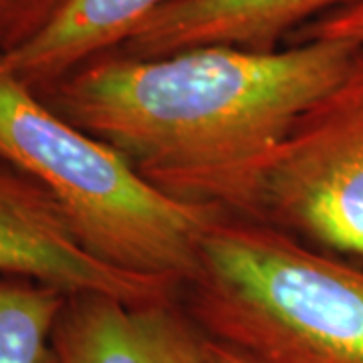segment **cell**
<instances>
[{"instance_id":"6da1fadb","label":"cell","mask_w":363,"mask_h":363,"mask_svg":"<svg viewBox=\"0 0 363 363\" xmlns=\"http://www.w3.org/2000/svg\"><path fill=\"white\" fill-rule=\"evenodd\" d=\"M362 49L309 40L269 52L212 45L156 59L111 51L37 93L160 192L248 218L264 162Z\"/></svg>"},{"instance_id":"7a4b0ae2","label":"cell","mask_w":363,"mask_h":363,"mask_svg":"<svg viewBox=\"0 0 363 363\" xmlns=\"http://www.w3.org/2000/svg\"><path fill=\"white\" fill-rule=\"evenodd\" d=\"M180 301L248 363H363V269L267 222H212Z\"/></svg>"},{"instance_id":"3957f363","label":"cell","mask_w":363,"mask_h":363,"mask_svg":"<svg viewBox=\"0 0 363 363\" xmlns=\"http://www.w3.org/2000/svg\"><path fill=\"white\" fill-rule=\"evenodd\" d=\"M0 157L55 198L91 257L186 285L208 226L224 212L154 188L111 145L52 111L0 57Z\"/></svg>"},{"instance_id":"277c9868","label":"cell","mask_w":363,"mask_h":363,"mask_svg":"<svg viewBox=\"0 0 363 363\" xmlns=\"http://www.w3.org/2000/svg\"><path fill=\"white\" fill-rule=\"evenodd\" d=\"M248 218L363 260V49L264 162Z\"/></svg>"},{"instance_id":"5b68a950","label":"cell","mask_w":363,"mask_h":363,"mask_svg":"<svg viewBox=\"0 0 363 363\" xmlns=\"http://www.w3.org/2000/svg\"><path fill=\"white\" fill-rule=\"evenodd\" d=\"M0 274L61 293H104L131 305L176 301V279L113 269L83 248L63 210L39 182L0 157Z\"/></svg>"},{"instance_id":"8992f818","label":"cell","mask_w":363,"mask_h":363,"mask_svg":"<svg viewBox=\"0 0 363 363\" xmlns=\"http://www.w3.org/2000/svg\"><path fill=\"white\" fill-rule=\"evenodd\" d=\"M52 345L61 363H206V337L180 298L131 305L104 293H71Z\"/></svg>"},{"instance_id":"52a82bcc","label":"cell","mask_w":363,"mask_h":363,"mask_svg":"<svg viewBox=\"0 0 363 363\" xmlns=\"http://www.w3.org/2000/svg\"><path fill=\"white\" fill-rule=\"evenodd\" d=\"M350 2L353 0H172L143 18L116 52L156 59L212 45L277 51L301 26Z\"/></svg>"},{"instance_id":"ba28073f","label":"cell","mask_w":363,"mask_h":363,"mask_svg":"<svg viewBox=\"0 0 363 363\" xmlns=\"http://www.w3.org/2000/svg\"><path fill=\"white\" fill-rule=\"evenodd\" d=\"M172 0H69L61 14L6 65L35 91L45 89L91 59L116 51L133 28Z\"/></svg>"},{"instance_id":"9c48e42d","label":"cell","mask_w":363,"mask_h":363,"mask_svg":"<svg viewBox=\"0 0 363 363\" xmlns=\"http://www.w3.org/2000/svg\"><path fill=\"white\" fill-rule=\"evenodd\" d=\"M65 297L39 281L0 274V363H61L52 327Z\"/></svg>"},{"instance_id":"30bf717a","label":"cell","mask_w":363,"mask_h":363,"mask_svg":"<svg viewBox=\"0 0 363 363\" xmlns=\"http://www.w3.org/2000/svg\"><path fill=\"white\" fill-rule=\"evenodd\" d=\"M69 0H0V57L21 51L61 14Z\"/></svg>"},{"instance_id":"8fae6325","label":"cell","mask_w":363,"mask_h":363,"mask_svg":"<svg viewBox=\"0 0 363 363\" xmlns=\"http://www.w3.org/2000/svg\"><path fill=\"white\" fill-rule=\"evenodd\" d=\"M309 40H351L363 45V0H353L295 30L286 45Z\"/></svg>"},{"instance_id":"7c38bea8","label":"cell","mask_w":363,"mask_h":363,"mask_svg":"<svg viewBox=\"0 0 363 363\" xmlns=\"http://www.w3.org/2000/svg\"><path fill=\"white\" fill-rule=\"evenodd\" d=\"M206 363H248L240 355L206 339Z\"/></svg>"}]
</instances>
